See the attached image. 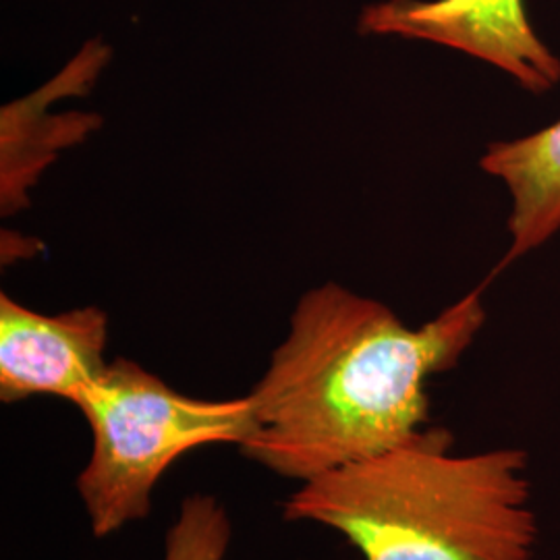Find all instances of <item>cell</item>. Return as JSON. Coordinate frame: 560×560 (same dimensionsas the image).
I'll return each mask as SVG.
<instances>
[{
  "label": "cell",
  "instance_id": "1",
  "mask_svg": "<svg viewBox=\"0 0 560 560\" xmlns=\"http://www.w3.org/2000/svg\"><path fill=\"white\" fill-rule=\"evenodd\" d=\"M486 282L418 328L335 282L303 293L249 393L241 455L307 481L413 439L430 425L425 382L453 370L486 324Z\"/></svg>",
  "mask_w": 560,
  "mask_h": 560
},
{
  "label": "cell",
  "instance_id": "2",
  "mask_svg": "<svg viewBox=\"0 0 560 560\" xmlns=\"http://www.w3.org/2000/svg\"><path fill=\"white\" fill-rule=\"evenodd\" d=\"M446 428L301 481L282 517L335 529L363 560H534L529 453H453Z\"/></svg>",
  "mask_w": 560,
  "mask_h": 560
},
{
  "label": "cell",
  "instance_id": "3",
  "mask_svg": "<svg viewBox=\"0 0 560 560\" xmlns=\"http://www.w3.org/2000/svg\"><path fill=\"white\" fill-rule=\"evenodd\" d=\"M75 407L92 434L75 488L98 540L150 515L156 483L185 453L210 444L241 446L254 432L249 395L187 397L122 358L108 361Z\"/></svg>",
  "mask_w": 560,
  "mask_h": 560
},
{
  "label": "cell",
  "instance_id": "4",
  "mask_svg": "<svg viewBox=\"0 0 560 560\" xmlns=\"http://www.w3.org/2000/svg\"><path fill=\"white\" fill-rule=\"evenodd\" d=\"M358 30L455 48L536 96L559 85L560 59L534 32L523 0H384L361 11Z\"/></svg>",
  "mask_w": 560,
  "mask_h": 560
},
{
  "label": "cell",
  "instance_id": "5",
  "mask_svg": "<svg viewBox=\"0 0 560 560\" xmlns=\"http://www.w3.org/2000/svg\"><path fill=\"white\" fill-rule=\"evenodd\" d=\"M108 316L88 305L44 316L0 295V400L59 397L73 405L101 381Z\"/></svg>",
  "mask_w": 560,
  "mask_h": 560
},
{
  "label": "cell",
  "instance_id": "6",
  "mask_svg": "<svg viewBox=\"0 0 560 560\" xmlns=\"http://www.w3.org/2000/svg\"><path fill=\"white\" fill-rule=\"evenodd\" d=\"M480 166L511 194V245L499 270L544 245L560 229V120L520 140L492 141Z\"/></svg>",
  "mask_w": 560,
  "mask_h": 560
},
{
  "label": "cell",
  "instance_id": "7",
  "mask_svg": "<svg viewBox=\"0 0 560 560\" xmlns=\"http://www.w3.org/2000/svg\"><path fill=\"white\" fill-rule=\"evenodd\" d=\"M233 538L229 511L212 494H189L164 538V560H224Z\"/></svg>",
  "mask_w": 560,
  "mask_h": 560
}]
</instances>
